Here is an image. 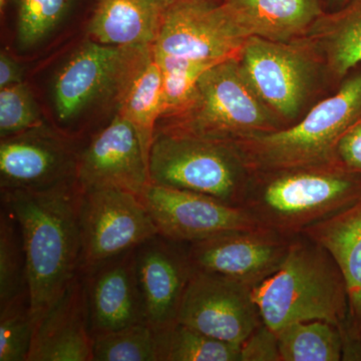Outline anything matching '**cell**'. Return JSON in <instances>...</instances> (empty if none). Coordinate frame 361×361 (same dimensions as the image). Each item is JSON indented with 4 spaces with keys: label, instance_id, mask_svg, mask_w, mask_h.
I'll return each instance as SVG.
<instances>
[{
    "label": "cell",
    "instance_id": "obj_1",
    "mask_svg": "<svg viewBox=\"0 0 361 361\" xmlns=\"http://www.w3.org/2000/svg\"><path fill=\"white\" fill-rule=\"evenodd\" d=\"M1 192V204L20 225L27 264L33 325L80 272L82 188L77 180L44 190Z\"/></svg>",
    "mask_w": 361,
    "mask_h": 361
},
{
    "label": "cell",
    "instance_id": "obj_2",
    "mask_svg": "<svg viewBox=\"0 0 361 361\" xmlns=\"http://www.w3.org/2000/svg\"><path fill=\"white\" fill-rule=\"evenodd\" d=\"M263 322L278 334L296 322L322 320L342 330L349 300L341 268L324 247L304 234L293 237L283 262L252 289Z\"/></svg>",
    "mask_w": 361,
    "mask_h": 361
},
{
    "label": "cell",
    "instance_id": "obj_3",
    "mask_svg": "<svg viewBox=\"0 0 361 361\" xmlns=\"http://www.w3.org/2000/svg\"><path fill=\"white\" fill-rule=\"evenodd\" d=\"M361 200V172L341 160L311 167L251 172L244 208L259 224L293 238Z\"/></svg>",
    "mask_w": 361,
    "mask_h": 361
},
{
    "label": "cell",
    "instance_id": "obj_4",
    "mask_svg": "<svg viewBox=\"0 0 361 361\" xmlns=\"http://www.w3.org/2000/svg\"><path fill=\"white\" fill-rule=\"evenodd\" d=\"M271 113L235 56L204 71L189 109L159 121L156 130L235 144L281 129Z\"/></svg>",
    "mask_w": 361,
    "mask_h": 361
},
{
    "label": "cell",
    "instance_id": "obj_5",
    "mask_svg": "<svg viewBox=\"0 0 361 361\" xmlns=\"http://www.w3.org/2000/svg\"><path fill=\"white\" fill-rule=\"evenodd\" d=\"M360 115L361 75L346 80L296 125L233 145L250 172L322 165L338 160L337 144Z\"/></svg>",
    "mask_w": 361,
    "mask_h": 361
},
{
    "label": "cell",
    "instance_id": "obj_6",
    "mask_svg": "<svg viewBox=\"0 0 361 361\" xmlns=\"http://www.w3.org/2000/svg\"><path fill=\"white\" fill-rule=\"evenodd\" d=\"M149 182L243 207L251 172L233 144L156 130Z\"/></svg>",
    "mask_w": 361,
    "mask_h": 361
},
{
    "label": "cell",
    "instance_id": "obj_7",
    "mask_svg": "<svg viewBox=\"0 0 361 361\" xmlns=\"http://www.w3.org/2000/svg\"><path fill=\"white\" fill-rule=\"evenodd\" d=\"M152 45L118 47L87 40L56 73L52 102L59 122L73 125L92 106L114 102Z\"/></svg>",
    "mask_w": 361,
    "mask_h": 361
},
{
    "label": "cell",
    "instance_id": "obj_8",
    "mask_svg": "<svg viewBox=\"0 0 361 361\" xmlns=\"http://www.w3.org/2000/svg\"><path fill=\"white\" fill-rule=\"evenodd\" d=\"M82 192L80 272L137 248L159 234L137 194L115 188Z\"/></svg>",
    "mask_w": 361,
    "mask_h": 361
},
{
    "label": "cell",
    "instance_id": "obj_9",
    "mask_svg": "<svg viewBox=\"0 0 361 361\" xmlns=\"http://www.w3.org/2000/svg\"><path fill=\"white\" fill-rule=\"evenodd\" d=\"M247 37L225 2L193 1L168 6L154 51L218 63L238 56Z\"/></svg>",
    "mask_w": 361,
    "mask_h": 361
},
{
    "label": "cell",
    "instance_id": "obj_10",
    "mask_svg": "<svg viewBox=\"0 0 361 361\" xmlns=\"http://www.w3.org/2000/svg\"><path fill=\"white\" fill-rule=\"evenodd\" d=\"M159 235L191 244L223 233L262 227L244 207L228 205L206 195L149 182L137 195Z\"/></svg>",
    "mask_w": 361,
    "mask_h": 361
},
{
    "label": "cell",
    "instance_id": "obj_11",
    "mask_svg": "<svg viewBox=\"0 0 361 361\" xmlns=\"http://www.w3.org/2000/svg\"><path fill=\"white\" fill-rule=\"evenodd\" d=\"M178 322L236 345L264 323L250 287L197 269L183 297Z\"/></svg>",
    "mask_w": 361,
    "mask_h": 361
},
{
    "label": "cell",
    "instance_id": "obj_12",
    "mask_svg": "<svg viewBox=\"0 0 361 361\" xmlns=\"http://www.w3.org/2000/svg\"><path fill=\"white\" fill-rule=\"evenodd\" d=\"M80 145L47 123L0 142V191L44 190L77 180Z\"/></svg>",
    "mask_w": 361,
    "mask_h": 361
},
{
    "label": "cell",
    "instance_id": "obj_13",
    "mask_svg": "<svg viewBox=\"0 0 361 361\" xmlns=\"http://www.w3.org/2000/svg\"><path fill=\"white\" fill-rule=\"evenodd\" d=\"M292 238L261 227L223 233L187 244L194 269L234 280L253 289L283 262Z\"/></svg>",
    "mask_w": 361,
    "mask_h": 361
},
{
    "label": "cell",
    "instance_id": "obj_14",
    "mask_svg": "<svg viewBox=\"0 0 361 361\" xmlns=\"http://www.w3.org/2000/svg\"><path fill=\"white\" fill-rule=\"evenodd\" d=\"M77 182L82 191L115 188L137 195L149 184V158L127 118L116 113L80 146Z\"/></svg>",
    "mask_w": 361,
    "mask_h": 361
},
{
    "label": "cell",
    "instance_id": "obj_15",
    "mask_svg": "<svg viewBox=\"0 0 361 361\" xmlns=\"http://www.w3.org/2000/svg\"><path fill=\"white\" fill-rule=\"evenodd\" d=\"M238 59L263 103L282 118H295L307 96L312 75V65L305 51L289 42L251 37Z\"/></svg>",
    "mask_w": 361,
    "mask_h": 361
},
{
    "label": "cell",
    "instance_id": "obj_16",
    "mask_svg": "<svg viewBox=\"0 0 361 361\" xmlns=\"http://www.w3.org/2000/svg\"><path fill=\"white\" fill-rule=\"evenodd\" d=\"M135 259L145 322L156 331L167 329L178 322L194 270L187 244L158 234L137 247Z\"/></svg>",
    "mask_w": 361,
    "mask_h": 361
},
{
    "label": "cell",
    "instance_id": "obj_17",
    "mask_svg": "<svg viewBox=\"0 0 361 361\" xmlns=\"http://www.w3.org/2000/svg\"><path fill=\"white\" fill-rule=\"evenodd\" d=\"M133 249L84 274L92 337L145 322Z\"/></svg>",
    "mask_w": 361,
    "mask_h": 361
},
{
    "label": "cell",
    "instance_id": "obj_18",
    "mask_svg": "<svg viewBox=\"0 0 361 361\" xmlns=\"http://www.w3.org/2000/svg\"><path fill=\"white\" fill-rule=\"evenodd\" d=\"M84 274L78 272L33 330L27 361H94Z\"/></svg>",
    "mask_w": 361,
    "mask_h": 361
},
{
    "label": "cell",
    "instance_id": "obj_19",
    "mask_svg": "<svg viewBox=\"0 0 361 361\" xmlns=\"http://www.w3.org/2000/svg\"><path fill=\"white\" fill-rule=\"evenodd\" d=\"M302 234L324 247L341 268L349 300L345 334L360 339L361 200L310 226Z\"/></svg>",
    "mask_w": 361,
    "mask_h": 361
},
{
    "label": "cell",
    "instance_id": "obj_20",
    "mask_svg": "<svg viewBox=\"0 0 361 361\" xmlns=\"http://www.w3.org/2000/svg\"><path fill=\"white\" fill-rule=\"evenodd\" d=\"M167 8L164 0H97L87 32L111 47L153 45Z\"/></svg>",
    "mask_w": 361,
    "mask_h": 361
},
{
    "label": "cell",
    "instance_id": "obj_21",
    "mask_svg": "<svg viewBox=\"0 0 361 361\" xmlns=\"http://www.w3.org/2000/svg\"><path fill=\"white\" fill-rule=\"evenodd\" d=\"M248 37L290 42L323 16L320 0H226Z\"/></svg>",
    "mask_w": 361,
    "mask_h": 361
},
{
    "label": "cell",
    "instance_id": "obj_22",
    "mask_svg": "<svg viewBox=\"0 0 361 361\" xmlns=\"http://www.w3.org/2000/svg\"><path fill=\"white\" fill-rule=\"evenodd\" d=\"M116 113L137 130L149 158L163 110V78L153 45L139 61L116 104Z\"/></svg>",
    "mask_w": 361,
    "mask_h": 361
},
{
    "label": "cell",
    "instance_id": "obj_23",
    "mask_svg": "<svg viewBox=\"0 0 361 361\" xmlns=\"http://www.w3.org/2000/svg\"><path fill=\"white\" fill-rule=\"evenodd\" d=\"M313 26L336 75L343 77L361 63V0H351L341 9L323 14Z\"/></svg>",
    "mask_w": 361,
    "mask_h": 361
},
{
    "label": "cell",
    "instance_id": "obj_24",
    "mask_svg": "<svg viewBox=\"0 0 361 361\" xmlns=\"http://www.w3.org/2000/svg\"><path fill=\"white\" fill-rule=\"evenodd\" d=\"M281 361H339L343 355L341 329L322 320L296 322L277 334Z\"/></svg>",
    "mask_w": 361,
    "mask_h": 361
},
{
    "label": "cell",
    "instance_id": "obj_25",
    "mask_svg": "<svg viewBox=\"0 0 361 361\" xmlns=\"http://www.w3.org/2000/svg\"><path fill=\"white\" fill-rule=\"evenodd\" d=\"M157 332L159 361H240L241 345L213 338L183 323Z\"/></svg>",
    "mask_w": 361,
    "mask_h": 361
},
{
    "label": "cell",
    "instance_id": "obj_26",
    "mask_svg": "<svg viewBox=\"0 0 361 361\" xmlns=\"http://www.w3.org/2000/svg\"><path fill=\"white\" fill-rule=\"evenodd\" d=\"M28 293L27 264L20 225L13 212L0 211V306Z\"/></svg>",
    "mask_w": 361,
    "mask_h": 361
},
{
    "label": "cell",
    "instance_id": "obj_27",
    "mask_svg": "<svg viewBox=\"0 0 361 361\" xmlns=\"http://www.w3.org/2000/svg\"><path fill=\"white\" fill-rule=\"evenodd\" d=\"M154 54L163 78V110L160 120L179 116L193 103L197 84L204 71L216 63L174 58L155 51Z\"/></svg>",
    "mask_w": 361,
    "mask_h": 361
},
{
    "label": "cell",
    "instance_id": "obj_28",
    "mask_svg": "<svg viewBox=\"0 0 361 361\" xmlns=\"http://www.w3.org/2000/svg\"><path fill=\"white\" fill-rule=\"evenodd\" d=\"M94 361H159L158 332L147 322L92 337Z\"/></svg>",
    "mask_w": 361,
    "mask_h": 361
},
{
    "label": "cell",
    "instance_id": "obj_29",
    "mask_svg": "<svg viewBox=\"0 0 361 361\" xmlns=\"http://www.w3.org/2000/svg\"><path fill=\"white\" fill-rule=\"evenodd\" d=\"M73 0H16V37L30 49L47 39L65 20Z\"/></svg>",
    "mask_w": 361,
    "mask_h": 361
},
{
    "label": "cell",
    "instance_id": "obj_30",
    "mask_svg": "<svg viewBox=\"0 0 361 361\" xmlns=\"http://www.w3.org/2000/svg\"><path fill=\"white\" fill-rule=\"evenodd\" d=\"M33 330L28 293L0 306V361H27Z\"/></svg>",
    "mask_w": 361,
    "mask_h": 361
},
{
    "label": "cell",
    "instance_id": "obj_31",
    "mask_svg": "<svg viewBox=\"0 0 361 361\" xmlns=\"http://www.w3.org/2000/svg\"><path fill=\"white\" fill-rule=\"evenodd\" d=\"M45 123L32 90L25 82L0 90V137Z\"/></svg>",
    "mask_w": 361,
    "mask_h": 361
},
{
    "label": "cell",
    "instance_id": "obj_32",
    "mask_svg": "<svg viewBox=\"0 0 361 361\" xmlns=\"http://www.w3.org/2000/svg\"><path fill=\"white\" fill-rule=\"evenodd\" d=\"M240 361H281L277 334L262 323L241 344Z\"/></svg>",
    "mask_w": 361,
    "mask_h": 361
},
{
    "label": "cell",
    "instance_id": "obj_33",
    "mask_svg": "<svg viewBox=\"0 0 361 361\" xmlns=\"http://www.w3.org/2000/svg\"><path fill=\"white\" fill-rule=\"evenodd\" d=\"M336 153L346 167L361 172V118L342 135Z\"/></svg>",
    "mask_w": 361,
    "mask_h": 361
},
{
    "label": "cell",
    "instance_id": "obj_34",
    "mask_svg": "<svg viewBox=\"0 0 361 361\" xmlns=\"http://www.w3.org/2000/svg\"><path fill=\"white\" fill-rule=\"evenodd\" d=\"M23 68L8 54L2 51L0 54V90L23 82Z\"/></svg>",
    "mask_w": 361,
    "mask_h": 361
},
{
    "label": "cell",
    "instance_id": "obj_35",
    "mask_svg": "<svg viewBox=\"0 0 361 361\" xmlns=\"http://www.w3.org/2000/svg\"><path fill=\"white\" fill-rule=\"evenodd\" d=\"M351 0H327L329 2V7L332 11H336L337 9H341V7L346 6Z\"/></svg>",
    "mask_w": 361,
    "mask_h": 361
},
{
    "label": "cell",
    "instance_id": "obj_36",
    "mask_svg": "<svg viewBox=\"0 0 361 361\" xmlns=\"http://www.w3.org/2000/svg\"><path fill=\"white\" fill-rule=\"evenodd\" d=\"M167 4L168 6H173V4H184V2H193V1H215V2H225L226 0H164Z\"/></svg>",
    "mask_w": 361,
    "mask_h": 361
},
{
    "label": "cell",
    "instance_id": "obj_37",
    "mask_svg": "<svg viewBox=\"0 0 361 361\" xmlns=\"http://www.w3.org/2000/svg\"><path fill=\"white\" fill-rule=\"evenodd\" d=\"M8 1L9 0H0V11H1V13L6 11Z\"/></svg>",
    "mask_w": 361,
    "mask_h": 361
},
{
    "label": "cell",
    "instance_id": "obj_38",
    "mask_svg": "<svg viewBox=\"0 0 361 361\" xmlns=\"http://www.w3.org/2000/svg\"><path fill=\"white\" fill-rule=\"evenodd\" d=\"M360 339H361V332H360Z\"/></svg>",
    "mask_w": 361,
    "mask_h": 361
}]
</instances>
